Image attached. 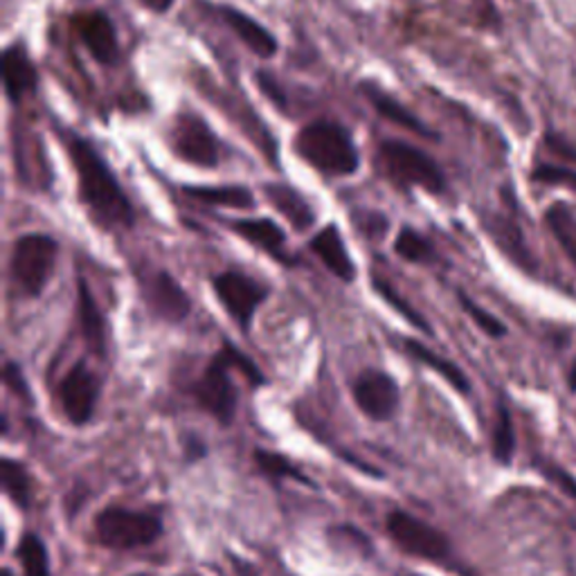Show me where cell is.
<instances>
[{
    "mask_svg": "<svg viewBox=\"0 0 576 576\" xmlns=\"http://www.w3.org/2000/svg\"><path fill=\"white\" fill-rule=\"evenodd\" d=\"M354 404L371 421H390L401 406V388L393 374L365 369L354 380Z\"/></svg>",
    "mask_w": 576,
    "mask_h": 576,
    "instance_id": "11",
    "label": "cell"
},
{
    "mask_svg": "<svg viewBox=\"0 0 576 576\" xmlns=\"http://www.w3.org/2000/svg\"><path fill=\"white\" fill-rule=\"evenodd\" d=\"M309 248L336 279H340L345 284H354L358 268H356V264L349 255V248L336 224H329L320 232H316L309 241Z\"/></svg>",
    "mask_w": 576,
    "mask_h": 576,
    "instance_id": "17",
    "label": "cell"
},
{
    "mask_svg": "<svg viewBox=\"0 0 576 576\" xmlns=\"http://www.w3.org/2000/svg\"><path fill=\"white\" fill-rule=\"evenodd\" d=\"M3 68V90L12 105H21L28 95H32L39 86V70L21 41L10 43L0 57Z\"/></svg>",
    "mask_w": 576,
    "mask_h": 576,
    "instance_id": "14",
    "label": "cell"
},
{
    "mask_svg": "<svg viewBox=\"0 0 576 576\" xmlns=\"http://www.w3.org/2000/svg\"><path fill=\"white\" fill-rule=\"evenodd\" d=\"M165 532L158 516L125 507H109L95 518V536L109 549H138L153 545Z\"/></svg>",
    "mask_w": 576,
    "mask_h": 576,
    "instance_id": "6",
    "label": "cell"
},
{
    "mask_svg": "<svg viewBox=\"0 0 576 576\" xmlns=\"http://www.w3.org/2000/svg\"><path fill=\"white\" fill-rule=\"evenodd\" d=\"M3 380H6V388H8L14 397H19L21 401H26L28 406L34 404L32 390H30V383H28V378H26V374H23V367H21L19 363L8 360V363L3 365Z\"/></svg>",
    "mask_w": 576,
    "mask_h": 576,
    "instance_id": "31",
    "label": "cell"
},
{
    "mask_svg": "<svg viewBox=\"0 0 576 576\" xmlns=\"http://www.w3.org/2000/svg\"><path fill=\"white\" fill-rule=\"evenodd\" d=\"M3 576H14V574H12L10 567H6V569H3Z\"/></svg>",
    "mask_w": 576,
    "mask_h": 576,
    "instance_id": "40",
    "label": "cell"
},
{
    "mask_svg": "<svg viewBox=\"0 0 576 576\" xmlns=\"http://www.w3.org/2000/svg\"><path fill=\"white\" fill-rule=\"evenodd\" d=\"M66 149L70 165L75 167L79 201L92 224L105 230L133 228L136 208L98 147L77 133H68Z\"/></svg>",
    "mask_w": 576,
    "mask_h": 576,
    "instance_id": "1",
    "label": "cell"
},
{
    "mask_svg": "<svg viewBox=\"0 0 576 576\" xmlns=\"http://www.w3.org/2000/svg\"><path fill=\"white\" fill-rule=\"evenodd\" d=\"M371 288L376 291V296L386 302L388 307H393L406 322H410L415 329H419V331H424V334H433V327L424 320V316L413 307V305H408L406 300H404V296L397 291L395 286H390L386 279L383 277H371Z\"/></svg>",
    "mask_w": 576,
    "mask_h": 576,
    "instance_id": "27",
    "label": "cell"
},
{
    "mask_svg": "<svg viewBox=\"0 0 576 576\" xmlns=\"http://www.w3.org/2000/svg\"><path fill=\"white\" fill-rule=\"evenodd\" d=\"M264 197L298 232L309 230L318 219L311 203L291 185L266 182L264 185Z\"/></svg>",
    "mask_w": 576,
    "mask_h": 576,
    "instance_id": "19",
    "label": "cell"
},
{
    "mask_svg": "<svg viewBox=\"0 0 576 576\" xmlns=\"http://www.w3.org/2000/svg\"><path fill=\"white\" fill-rule=\"evenodd\" d=\"M404 349L410 358H415L417 363L426 365L428 369H433L435 374H439L450 388H455L459 395H468L470 393V383L466 378V374L448 358L439 356L437 351H433L430 347H426L424 342L415 340V338H406L404 340Z\"/></svg>",
    "mask_w": 576,
    "mask_h": 576,
    "instance_id": "22",
    "label": "cell"
},
{
    "mask_svg": "<svg viewBox=\"0 0 576 576\" xmlns=\"http://www.w3.org/2000/svg\"><path fill=\"white\" fill-rule=\"evenodd\" d=\"M182 195L208 208H230V210L255 208L252 191L244 185H185Z\"/></svg>",
    "mask_w": 576,
    "mask_h": 576,
    "instance_id": "21",
    "label": "cell"
},
{
    "mask_svg": "<svg viewBox=\"0 0 576 576\" xmlns=\"http://www.w3.org/2000/svg\"><path fill=\"white\" fill-rule=\"evenodd\" d=\"M221 19L230 28V32L259 59H272L279 50V43L272 32H268L257 19L248 17L239 8H221Z\"/></svg>",
    "mask_w": 576,
    "mask_h": 576,
    "instance_id": "18",
    "label": "cell"
},
{
    "mask_svg": "<svg viewBox=\"0 0 576 576\" xmlns=\"http://www.w3.org/2000/svg\"><path fill=\"white\" fill-rule=\"evenodd\" d=\"M288 576H296V574H288Z\"/></svg>",
    "mask_w": 576,
    "mask_h": 576,
    "instance_id": "42",
    "label": "cell"
},
{
    "mask_svg": "<svg viewBox=\"0 0 576 576\" xmlns=\"http://www.w3.org/2000/svg\"><path fill=\"white\" fill-rule=\"evenodd\" d=\"M329 538H340V540H345V545H351L360 554L371 552V540L351 525H338V527L329 529Z\"/></svg>",
    "mask_w": 576,
    "mask_h": 576,
    "instance_id": "34",
    "label": "cell"
},
{
    "mask_svg": "<svg viewBox=\"0 0 576 576\" xmlns=\"http://www.w3.org/2000/svg\"><path fill=\"white\" fill-rule=\"evenodd\" d=\"M212 291L228 318L248 334L257 311L266 305L270 288L241 270H224L212 277Z\"/></svg>",
    "mask_w": 576,
    "mask_h": 576,
    "instance_id": "7",
    "label": "cell"
},
{
    "mask_svg": "<svg viewBox=\"0 0 576 576\" xmlns=\"http://www.w3.org/2000/svg\"><path fill=\"white\" fill-rule=\"evenodd\" d=\"M376 162L380 173L401 189L419 187L428 195H444L446 191V176L439 162L426 153L424 149L404 142V140H386L378 145Z\"/></svg>",
    "mask_w": 576,
    "mask_h": 576,
    "instance_id": "3",
    "label": "cell"
},
{
    "mask_svg": "<svg viewBox=\"0 0 576 576\" xmlns=\"http://www.w3.org/2000/svg\"><path fill=\"white\" fill-rule=\"evenodd\" d=\"M569 386L576 390V363H574V367H572V371H569Z\"/></svg>",
    "mask_w": 576,
    "mask_h": 576,
    "instance_id": "39",
    "label": "cell"
},
{
    "mask_svg": "<svg viewBox=\"0 0 576 576\" xmlns=\"http://www.w3.org/2000/svg\"><path fill=\"white\" fill-rule=\"evenodd\" d=\"M138 3H140L147 12H151V14H156V17H162V14H167V12L171 10L173 0H138Z\"/></svg>",
    "mask_w": 576,
    "mask_h": 576,
    "instance_id": "37",
    "label": "cell"
},
{
    "mask_svg": "<svg viewBox=\"0 0 576 576\" xmlns=\"http://www.w3.org/2000/svg\"><path fill=\"white\" fill-rule=\"evenodd\" d=\"M228 228L241 237L248 246L257 248L259 252L277 259L284 266H296V257L286 252V232L281 226H277L272 219L259 217V219H232L228 221Z\"/></svg>",
    "mask_w": 576,
    "mask_h": 576,
    "instance_id": "15",
    "label": "cell"
},
{
    "mask_svg": "<svg viewBox=\"0 0 576 576\" xmlns=\"http://www.w3.org/2000/svg\"><path fill=\"white\" fill-rule=\"evenodd\" d=\"M395 252L408 264H428L435 257L433 244L413 228H401L395 239Z\"/></svg>",
    "mask_w": 576,
    "mask_h": 576,
    "instance_id": "28",
    "label": "cell"
},
{
    "mask_svg": "<svg viewBox=\"0 0 576 576\" xmlns=\"http://www.w3.org/2000/svg\"><path fill=\"white\" fill-rule=\"evenodd\" d=\"M182 453H185L187 461H199V459H203L208 455V446L197 435H185L182 437Z\"/></svg>",
    "mask_w": 576,
    "mask_h": 576,
    "instance_id": "36",
    "label": "cell"
},
{
    "mask_svg": "<svg viewBox=\"0 0 576 576\" xmlns=\"http://www.w3.org/2000/svg\"><path fill=\"white\" fill-rule=\"evenodd\" d=\"M358 92L365 98V102L383 118L388 120L415 136L421 138H437L419 118L417 113H413L404 102H399L393 92H388L383 86H378L376 81H360L358 83Z\"/></svg>",
    "mask_w": 576,
    "mask_h": 576,
    "instance_id": "16",
    "label": "cell"
},
{
    "mask_svg": "<svg viewBox=\"0 0 576 576\" xmlns=\"http://www.w3.org/2000/svg\"><path fill=\"white\" fill-rule=\"evenodd\" d=\"M532 178L536 182H545V185H567L569 189L576 191V171L565 169V167H556V165H538L532 171Z\"/></svg>",
    "mask_w": 576,
    "mask_h": 576,
    "instance_id": "33",
    "label": "cell"
},
{
    "mask_svg": "<svg viewBox=\"0 0 576 576\" xmlns=\"http://www.w3.org/2000/svg\"><path fill=\"white\" fill-rule=\"evenodd\" d=\"M178 576H201V574H178Z\"/></svg>",
    "mask_w": 576,
    "mask_h": 576,
    "instance_id": "41",
    "label": "cell"
},
{
    "mask_svg": "<svg viewBox=\"0 0 576 576\" xmlns=\"http://www.w3.org/2000/svg\"><path fill=\"white\" fill-rule=\"evenodd\" d=\"M102 383L86 360H77L57 386V401L72 426H86L98 410Z\"/></svg>",
    "mask_w": 576,
    "mask_h": 576,
    "instance_id": "10",
    "label": "cell"
},
{
    "mask_svg": "<svg viewBox=\"0 0 576 576\" xmlns=\"http://www.w3.org/2000/svg\"><path fill=\"white\" fill-rule=\"evenodd\" d=\"M0 483H3L6 496L17 507L28 509L32 505V475L23 461L3 457L0 461Z\"/></svg>",
    "mask_w": 576,
    "mask_h": 576,
    "instance_id": "24",
    "label": "cell"
},
{
    "mask_svg": "<svg viewBox=\"0 0 576 576\" xmlns=\"http://www.w3.org/2000/svg\"><path fill=\"white\" fill-rule=\"evenodd\" d=\"M17 558L23 567V576H52L50 554L39 534H23L17 545Z\"/></svg>",
    "mask_w": 576,
    "mask_h": 576,
    "instance_id": "25",
    "label": "cell"
},
{
    "mask_svg": "<svg viewBox=\"0 0 576 576\" xmlns=\"http://www.w3.org/2000/svg\"><path fill=\"white\" fill-rule=\"evenodd\" d=\"M169 145L178 160L199 169H215L221 162L219 138L201 113L180 111L169 131Z\"/></svg>",
    "mask_w": 576,
    "mask_h": 576,
    "instance_id": "8",
    "label": "cell"
},
{
    "mask_svg": "<svg viewBox=\"0 0 576 576\" xmlns=\"http://www.w3.org/2000/svg\"><path fill=\"white\" fill-rule=\"evenodd\" d=\"M491 448H494V457L500 464H509L514 459L516 453V435H514V424H512V415L509 410L500 404L498 406V419L494 426V437H491Z\"/></svg>",
    "mask_w": 576,
    "mask_h": 576,
    "instance_id": "29",
    "label": "cell"
},
{
    "mask_svg": "<svg viewBox=\"0 0 576 576\" xmlns=\"http://www.w3.org/2000/svg\"><path fill=\"white\" fill-rule=\"evenodd\" d=\"M547 145H552L556 151H565L563 156H569V158H574V160H576V151H574L569 145L560 142L556 136H547Z\"/></svg>",
    "mask_w": 576,
    "mask_h": 576,
    "instance_id": "38",
    "label": "cell"
},
{
    "mask_svg": "<svg viewBox=\"0 0 576 576\" xmlns=\"http://www.w3.org/2000/svg\"><path fill=\"white\" fill-rule=\"evenodd\" d=\"M232 358L228 351V345L212 356L199 380L195 383V399L197 404L221 426H232L237 419V408H239V390L232 380Z\"/></svg>",
    "mask_w": 576,
    "mask_h": 576,
    "instance_id": "5",
    "label": "cell"
},
{
    "mask_svg": "<svg viewBox=\"0 0 576 576\" xmlns=\"http://www.w3.org/2000/svg\"><path fill=\"white\" fill-rule=\"evenodd\" d=\"M415 576H419V574H415Z\"/></svg>",
    "mask_w": 576,
    "mask_h": 576,
    "instance_id": "43",
    "label": "cell"
},
{
    "mask_svg": "<svg viewBox=\"0 0 576 576\" xmlns=\"http://www.w3.org/2000/svg\"><path fill=\"white\" fill-rule=\"evenodd\" d=\"M252 461L255 468L270 479L272 485H281V483H300L305 487H316L314 479L309 475L302 473V468L298 464H294L286 455L275 453V450H266V448H255L252 450Z\"/></svg>",
    "mask_w": 576,
    "mask_h": 576,
    "instance_id": "23",
    "label": "cell"
},
{
    "mask_svg": "<svg viewBox=\"0 0 576 576\" xmlns=\"http://www.w3.org/2000/svg\"><path fill=\"white\" fill-rule=\"evenodd\" d=\"M294 149L302 162L329 178L354 176L360 167L358 147L347 127L318 120L302 127L294 140Z\"/></svg>",
    "mask_w": 576,
    "mask_h": 576,
    "instance_id": "2",
    "label": "cell"
},
{
    "mask_svg": "<svg viewBox=\"0 0 576 576\" xmlns=\"http://www.w3.org/2000/svg\"><path fill=\"white\" fill-rule=\"evenodd\" d=\"M386 529L395 545L401 547L406 554L426 560H441L450 552L448 536L410 512L393 509L386 518Z\"/></svg>",
    "mask_w": 576,
    "mask_h": 576,
    "instance_id": "9",
    "label": "cell"
},
{
    "mask_svg": "<svg viewBox=\"0 0 576 576\" xmlns=\"http://www.w3.org/2000/svg\"><path fill=\"white\" fill-rule=\"evenodd\" d=\"M149 311L169 325H180L191 314V300L169 270H156L145 279L142 288Z\"/></svg>",
    "mask_w": 576,
    "mask_h": 576,
    "instance_id": "13",
    "label": "cell"
},
{
    "mask_svg": "<svg viewBox=\"0 0 576 576\" xmlns=\"http://www.w3.org/2000/svg\"><path fill=\"white\" fill-rule=\"evenodd\" d=\"M545 221L549 232L554 235V239L560 244L563 252L569 257V261L576 268V215L567 206L556 203L547 210Z\"/></svg>",
    "mask_w": 576,
    "mask_h": 576,
    "instance_id": "26",
    "label": "cell"
},
{
    "mask_svg": "<svg viewBox=\"0 0 576 576\" xmlns=\"http://www.w3.org/2000/svg\"><path fill=\"white\" fill-rule=\"evenodd\" d=\"M351 221L356 226V232L369 237V239H380L388 232V219L380 212H369V210H358L351 215Z\"/></svg>",
    "mask_w": 576,
    "mask_h": 576,
    "instance_id": "32",
    "label": "cell"
},
{
    "mask_svg": "<svg viewBox=\"0 0 576 576\" xmlns=\"http://www.w3.org/2000/svg\"><path fill=\"white\" fill-rule=\"evenodd\" d=\"M540 470L552 479L554 485H558V489H560L563 494H567L569 498L576 500V479H574L569 473H565L563 468H558V466H554V464H543Z\"/></svg>",
    "mask_w": 576,
    "mask_h": 576,
    "instance_id": "35",
    "label": "cell"
},
{
    "mask_svg": "<svg viewBox=\"0 0 576 576\" xmlns=\"http://www.w3.org/2000/svg\"><path fill=\"white\" fill-rule=\"evenodd\" d=\"M77 322L88 349L98 356L107 354V322L83 279L77 281Z\"/></svg>",
    "mask_w": 576,
    "mask_h": 576,
    "instance_id": "20",
    "label": "cell"
},
{
    "mask_svg": "<svg viewBox=\"0 0 576 576\" xmlns=\"http://www.w3.org/2000/svg\"><path fill=\"white\" fill-rule=\"evenodd\" d=\"M457 298H459V305H461V309L468 314V318L483 329L487 336H491V338H505L507 336V327L496 318V316H491L487 309H483L479 305H475L468 296H464V294H457Z\"/></svg>",
    "mask_w": 576,
    "mask_h": 576,
    "instance_id": "30",
    "label": "cell"
},
{
    "mask_svg": "<svg viewBox=\"0 0 576 576\" xmlns=\"http://www.w3.org/2000/svg\"><path fill=\"white\" fill-rule=\"evenodd\" d=\"M59 259V241L46 232L21 235L12 246L10 281L23 298L37 300L48 288Z\"/></svg>",
    "mask_w": 576,
    "mask_h": 576,
    "instance_id": "4",
    "label": "cell"
},
{
    "mask_svg": "<svg viewBox=\"0 0 576 576\" xmlns=\"http://www.w3.org/2000/svg\"><path fill=\"white\" fill-rule=\"evenodd\" d=\"M70 26L95 61L100 66H118L122 52H120V37L111 17L98 10L79 12L70 19Z\"/></svg>",
    "mask_w": 576,
    "mask_h": 576,
    "instance_id": "12",
    "label": "cell"
}]
</instances>
